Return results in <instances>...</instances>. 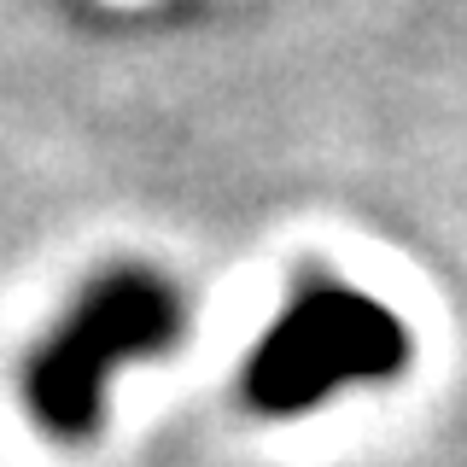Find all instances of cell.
Instances as JSON below:
<instances>
[{
  "label": "cell",
  "instance_id": "6da1fadb",
  "mask_svg": "<svg viewBox=\"0 0 467 467\" xmlns=\"http://www.w3.org/2000/svg\"><path fill=\"white\" fill-rule=\"evenodd\" d=\"M182 304L152 275H111L77 304V316L53 333L29 362V409L53 438H88L99 427L111 368L129 357H152L175 345Z\"/></svg>",
  "mask_w": 467,
  "mask_h": 467
},
{
  "label": "cell",
  "instance_id": "7a4b0ae2",
  "mask_svg": "<svg viewBox=\"0 0 467 467\" xmlns=\"http://www.w3.org/2000/svg\"><path fill=\"white\" fill-rule=\"evenodd\" d=\"M409 357L403 321L345 286H316L269 327L245 368V398L269 415H298L350 379H386Z\"/></svg>",
  "mask_w": 467,
  "mask_h": 467
}]
</instances>
